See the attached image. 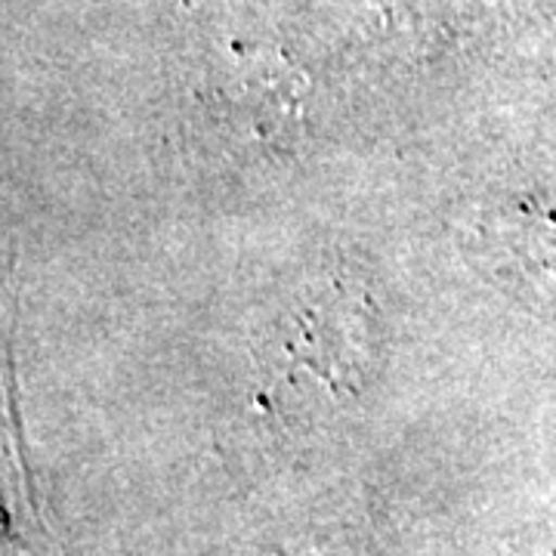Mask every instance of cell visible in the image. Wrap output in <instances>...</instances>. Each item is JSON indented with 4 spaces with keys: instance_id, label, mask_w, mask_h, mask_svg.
<instances>
[{
    "instance_id": "6da1fadb",
    "label": "cell",
    "mask_w": 556,
    "mask_h": 556,
    "mask_svg": "<svg viewBox=\"0 0 556 556\" xmlns=\"http://www.w3.org/2000/svg\"><path fill=\"white\" fill-rule=\"evenodd\" d=\"M281 356L328 390L356 393L378 365V313L371 300L343 281L306 291L288 321Z\"/></svg>"
},
{
    "instance_id": "7a4b0ae2",
    "label": "cell",
    "mask_w": 556,
    "mask_h": 556,
    "mask_svg": "<svg viewBox=\"0 0 556 556\" xmlns=\"http://www.w3.org/2000/svg\"><path fill=\"white\" fill-rule=\"evenodd\" d=\"M303 80L278 60H248L226 80L223 97L236 124L266 146H288L303 127Z\"/></svg>"
}]
</instances>
